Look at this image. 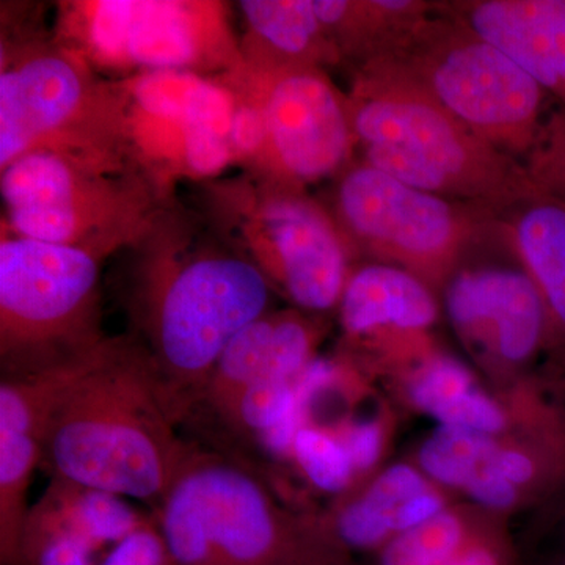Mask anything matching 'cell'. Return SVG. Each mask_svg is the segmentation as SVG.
<instances>
[{
  "label": "cell",
  "mask_w": 565,
  "mask_h": 565,
  "mask_svg": "<svg viewBox=\"0 0 565 565\" xmlns=\"http://www.w3.org/2000/svg\"><path fill=\"white\" fill-rule=\"evenodd\" d=\"M225 79L252 93L262 104L266 143L253 174L307 189L340 174L355 151L348 95L322 68L244 62Z\"/></svg>",
  "instance_id": "cell-13"
},
{
  "label": "cell",
  "mask_w": 565,
  "mask_h": 565,
  "mask_svg": "<svg viewBox=\"0 0 565 565\" xmlns=\"http://www.w3.org/2000/svg\"><path fill=\"white\" fill-rule=\"evenodd\" d=\"M494 468L516 489L531 484L539 476V462L519 449H501L494 457Z\"/></svg>",
  "instance_id": "cell-32"
},
{
  "label": "cell",
  "mask_w": 565,
  "mask_h": 565,
  "mask_svg": "<svg viewBox=\"0 0 565 565\" xmlns=\"http://www.w3.org/2000/svg\"><path fill=\"white\" fill-rule=\"evenodd\" d=\"M308 481L326 493H341L352 484L353 465L340 438L322 427L305 424L292 441L291 455Z\"/></svg>",
  "instance_id": "cell-25"
},
{
  "label": "cell",
  "mask_w": 565,
  "mask_h": 565,
  "mask_svg": "<svg viewBox=\"0 0 565 565\" xmlns=\"http://www.w3.org/2000/svg\"><path fill=\"white\" fill-rule=\"evenodd\" d=\"M386 57L486 143L522 162L533 150L548 93L459 21L434 9Z\"/></svg>",
  "instance_id": "cell-9"
},
{
  "label": "cell",
  "mask_w": 565,
  "mask_h": 565,
  "mask_svg": "<svg viewBox=\"0 0 565 565\" xmlns=\"http://www.w3.org/2000/svg\"><path fill=\"white\" fill-rule=\"evenodd\" d=\"M500 451V449H498ZM497 457V456H494ZM492 462L482 468L475 478L465 487V492L470 494L475 501L492 509H509L515 504L519 498V489L512 486L508 479L500 475Z\"/></svg>",
  "instance_id": "cell-31"
},
{
  "label": "cell",
  "mask_w": 565,
  "mask_h": 565,
  "mask_svg": "<svg viewBox=\"0 0 565 565\" xmlns=\"http://www.w3.org/2000/svg\"><path fill=\"white\" fill-rule=\"evenodd\" d=\"M473 375L449 356L426 360L411 382L412 403L424 414L440 418L448 408L475 390Z\"/></svg>",
  "instance_id": "cell-26"
},
{
  "label": "cell",
  "mask_w": 565,
  "mask_h": 565,
  "mask_svg": "<svg viewBox=\"0 0 565 565\" xmlns=\"http://www.w3.org/2000/svg\"><path fill=\"white\" fill-rule=\"evenodd\" d=\"M348 107L362 161L419 191L497 221L537 188L525 163L479 139L392 58L355 68Z\"/></svg>",
  "instance_id": "cell-3"
},
{
  "label": "cell",
  "mask_w": 565,
  "mask_h": 565,
  "mask_svg": "<svg viewBox=\"0 0 565 565\" xmlns=\"http://www.w3.org/2000/svg\"><path fill=\"white\" fill-rule=\"evenodd\" d=\"M98 565H173L154 519L110 548Z\"/></svg>",
  "instance_id": "cell-29"
},
{
  "label": "cell",
  "mask_w": 565,
  "mask_h": 565,
  "mask_svg": "<svg viewBox=\"0 0 565 565\" xmlns=\"http://www.w3.org/2000/svg\"><path fill=\"white\" fill-rule=\"evenodd\" d=\"M173 565H292L338 557L291 522L245 460L192 444L152 511Z\"/></svg>",
  "instance_id": "cell-5"
},
{
  "label": "cell",
  "mask_w": 565,
  "mask_h": 565,
  "mask_svg": "<svg viewBox=\"0 0 565 565\" xmlns=\"http://www.w3.org/2000/svg\"><path fill=\"white\" fill-rule=\"evenodd\" d=\"M131 311L167 405L189 418L207 379L245 327L269 313L273 286L210 226L169 207L139 245Z\"/></svg>",
  "instance_id": "cell-1"
},
{
  "label": "cell",
  "mask_w": 565,
  "mask_h": 565,
  "mask_svg": "<svg viewBox=\"0 0 565 565\" xmlns=\"http://www.w3.org/2000/svg\"><path fill=\"white\" fill-rule=\"evenodd\" d=\"M351 457L353 470L356 473H366L377 463L385 441L384 424L367 419L345 424L337 435Z\"/></svg>",
  "instance_id": "cell-30"
},
{
  "label": "cell",
  "mask_w": 565,
  "mask_h": 565,
  "mask_svg": "<svg viewBox=\"0 0 565 565\" xmlns=\"http://www.w3.org/2000/svg\"><path fill=\"white\" fill-rule=\"evenodd\" d=\"M500 446L492 437L460 427L440 426L419 449L424 473L446 487L463 489L492 462Z\"/></svg>",
  "instance_id": "cell-22"
},
{
  "label": "cell",
  "mask_w": 565,
  "mask_h": 565,
  "mask_svg": "<svg viewBox=\"0 0 565 565\" xmlns=\"http://www.w3.org/2000/svg\"><path fill=\"white\" fill-rule=\"evenodd\" d=\"M239 10L248 31V61L322 70L341 62L313 0H245Z\"/></svg>",
  "instance_id": "cell-20"
},
{
  "label": "cell",
  "mask_w": 565,
  "mask_h": 565,
  "mask_svg": "<svg viewBox=\"0 0 565 565\" xmlns=\"http://www.w3.org/2000/svg\"><path fill=\"white\" fill-rule=\"evenodd\" d=\"M117 82L126 147L166 195L172 182L215 180L234 162L236 96L222 77L156 71Z\"/></svg>",
  "instance_id": "cell-12"
},
{
  "label": "cell",
  "mask_w": 565,
  "mask_h": 565,
  "mask_svg": "<svg viewBox=\"0 0 565 565\" xmlns=\"http://www.w3.org/2000/svg\"><path fill=\"white\" fill-rule=\"evenodd\" d=\"M131 156L118 82L57 40H2L0 169L32 151ZM132 158V156H131Z\"/></svg>",
  "instance_id": "cell-8"
},
{
  "label": "cell",
  "mask_w": 565,
  "mask_h": 565,
  "mask_svg": "<svg viewBox=\"0 0 565 565\" xmlns=\"http://www.w3.org/2000/svg\"><path fill=\"white\" fill-rule=\"evenodd\" d=\"M0 170L2 233L104 259L136 248L170 207L131 156L32 151Z\"/></svg>",
  "instance_id": "cell-4"
},
{
  "label": "cell",
  "mask_w": 565,
  "mask_h": 565,
  "mask_svg": "<svg viewBox=\"0 0 565 565\" xmlns=\"http://www.w3.org/2000/svg\"><path fill=\"white\" fill-rule=\"evenodd\" d=\"M103 262L85 248L2 233V377L79 362L110 340L102 330Z\"/></svg>",
  "instance_id": "cell-7"
},
{
  "label": "cell",
  "mask_w": 565,
  "mask_h": 565,
  "mask_svg": "<svg viewBox=\"0 0 565 565\" xmlns=\"http://www.w3.org/2000/svg\"><path fill=\"white\" fill-rule=\"evenodd\" d=\"M435 10L493 44L565 109V0H452Z\"/></svg>",
  "instance_id": "cell-15"
},
{
  "label": "cell",
  "mask_w": 565,
  "mask_h": 565,
  "mask_svg": "<svg viewBox=\"0 0 565 565\" xmlns=\"http://www.w3.org/2000/svg\"><path fill=\"white\" fill-rule=\"evenodd\" d=\"M427 490L430 487L419 471L408 465H394L379 475L362 497L348 504L382 541L390 542L394 537V515Z\"/></svg>",
  "instance_id": "cell-24"
},
{
  "label": "cell",
  "mask_w": 565,
  "mask_h": 565,
  "mask_svg": "<svg viewBox=\"0 0 565 565\" xmlns=\"http://www.w3.org/2000/svg\"><path fill=\"white\" fill-rule=\"evenodd\" d=\"M445 565H509L503 546L486 535H473L463 548Z\"/></svg>",
  "instance_id": "cell-33"
},
{
  "label": "cell",
  "mask_w": 565,
  "mask_h": 565,
  "mask_svg": "<svg viewBox=\"0 0 565 565\" xmlns=\"http://www.w3.org/2000/svg\"><path fill=\"white\" fill-rule=\"evenodd\" d=\"M292 565H340V563H338V557H321V559L303 561V563Z\"/></svg>",
  "instance_id": "cell-34"
},
{
  "label": "cell",
  "mask_w": 565,
  "mask_h": 565,
  "mask_svg": "<svg viewBox=\"0 0 565 565\" xmlns=\"http://www.w3.org/2000/svg\"><path fill=\"white\" fill-rule=\"evenodd\" d=\"M445 305L465 343L505 364L530 360L553 326L533 278L512 267H478L452 274L446 285Z\"/></svg>",
  "instance_id": "cell-14"
},
{
  "label": "cell",
  "mask_w": 565,
  "mask_h": 565,
  "mask_svg": "<svg viewBox=\"0 0 565 565\" xmlns=\"http://www.w3.org/2000/svg\"><path fill=\"white\" fill-rule=\"evenodd\" d=\"M222 79L236 96L232 131H230L234 161L245 162L253 167V163L258 161L262 156L264 143H266V120H264L262 104L245 88L233 84L225 77Z\"/></svg>",
  "instance_id": "cell-28"
},
{
  "label": "cell",
  "mask_w": 565,
  "mask_h": 565,
  "mask_svg": "<svg viewBox=\"0 0 565 565\" xmlns=\"http://www.w3.org/2000/svg\"><path fill=\"white\" fill-rule=\"evenodd\" d=\"M177 426L140 345L134 338H110L55 405L41 468L154 511L188 451Z\"/></svg>",
  "instance_id": "cell-2"
},
{
  "label": "cell",
  "mask_w": 565,
  "mask_h": 565,
  "mask_svg": "<svg viewBox=\"0 0 565 565\" xmlns=\"http://www.w3.org/2000/svg\"><path fill=\"white\" fill-rule=\"evenodd\" d=\"M334 222L351 252L401 267L435 289L493 221L465 204L419 191L363 161L338 174Z\"/></svg>",
  "instance_id": "cell-11"
},
{
  "label": "cell",
  "mask_w": 565,
  "mask_h": 565,
  "mask_svg": "<svg viewBox=\"0 0 565 565\" xmlns=\"http://www.w3.org/2000/svg\"><path fill=\"white\" fill-rule=\"evenodd\" d=\"M313 7L341 61H351L359 68L392 54L404 36L433 13L435 2L313 0Z\"/></svg>",
  "instance_id": "cell-19"
},
{
  "label": "cell",
  "mask_w": 565,
  "mask_h": 565,
  "mask_svg": "<svg viewBox=\"0 0 565 565\" xmlns=\"http://www.w3.org/2000/svg\"><path fill=\"white\" fill-rule=\"evenodd\" d=\"M274 321L275 313L269 311L233 338L215 363L188 419L195 418V415L217 419L248 386L263 377L269 359Z\"/></svg>",
  "instance_id": "cell-21"
},
{
  "label": "cell",
  "mask_w": 565,
  "mask_h": 565,
  "mask_svg": "<svg viewBox=\"0 0 565 565\" xmlns=\"http://www.w3.org/2000/svg\"><path fill=\"white\" fill-rule=\"evenodd\" d=\"M471 537L459 515L444 511L429 522L394 535L379 550L377 565H445Z\"/></svg>",
  "instance_id": "cell-23"
},
{
  "label": "cell",
  "mask_w": 565,
  "mask_h": 565,
  "mask_svg": "<svg viewBox=\"0 0 565 565\" xmlns=\"http://www.w3.org/2000/svg\"><path fill=\"white\" fill-rule=\"evenodd\" d=\"M537 185V184H535ZM542 297L553 326L565 333V202L544 189L493 221Z\"/></svg>",
  "instance_id": "cell-17"
},
{
  "label": "cell",
  "mask_w": 565,
  "mask_h": 565,
  "mask_svg": "<svg viewBox=\"0 0 565 565\" xmlns=\"http://www.w3.org/2000/svg\"><path fill=\"white\" fill-rule=\"evenodd\" d=\"M55 40L95 71L122 79L156 71L210 76L244 62L218 2L90 0L62 3Z\"/></svg>",
  "instance_id": "cell-10"
},
{
  "label": "cell",
  "mask_w": 565,
  "mask_h": 565,
  "mask_svg": "<svg viewBox=\"0 0 565 565\" xmlns=\"http://www.w3.org/2000/svg\"><path fill=\"white\" fill-rule=\"evenodd\" d=\"M338 308L345 337L355 341L385 333L423 334L438 318L434 289L416 275L384 263L353 270Z\"/></svg>",
  "instance_id": "cell-16"
},
{
  "label": "cell",
  "mask_w": 565,
  "mask_h": 565,
  "mask_svg": "<svg viewBox=\"0 0 565 565\" xmlns=\"http://www.w3.org/2000/svg\"><path fill=\"white\" fill-rule=\"evenodd\" d=\"M203 204L212 232L300 310L340 305L352 252L332 212L305 189L248 173L207 181Z\"/></svg>",
  "instance_id": "cell-6"
},
{
  "label": "cell",
  "mask_w": 565,
  "mask_h": 565,
  "mask_svg": "<svg viewBox=\"0 0 565 565\" xmlns=\"http://www.w3.org/2000/svg\"><path fill=\"white\" fill-rule=\"evenodd\" d=\"M525 163L531 180L565 202V109L553 111L544 121Z\"/></svg>",
  "instance_id": "cell-27"
},
{
  "label": "cell",
  "mask_w": 565,
  "mask_h": 565,
  "mask_svg": "<svg viewBox=\"0 0 565 565\" xmlns=\"http://www.w3.org/2000/svg\"><path fill=\"white\" fill-rule=\"evenodd\" d=\"M151 520L152 515L141 514L118 494L51 478L46 492L31 505L22 537L40 533L76 535L106 555Z\"/></svg>",
  "instance_id": "cell-18"
}]
</instances>
